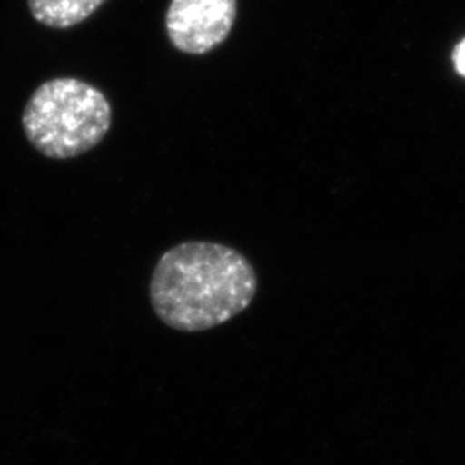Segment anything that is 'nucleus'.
Listing matches in <instances>:
<instances>
[{"mask_svg": "<svg viewBox=\"0 0 465 465\" xmlns=\"http://www.w3.org/2000/svg\"><path fill=\"white\" fill-rule=\"evenodd\" d=\"M113 111L94 84L55 78L40 84L23 113L28 142L49 159H73L95 149L111 130Z\"/></svg>", "mask_w": 465, "mask_h": 465, "instance_id": "obj_2", "label": "nucleus"}, {"mask_svg": "<svg viewBox=\"0 0 465 465\" xmlns=\"http://www.w3.org/2000/svg\"><path fill=\"white\" fill-rule=\"evenodd\" d=\"M236 16V0H171L169 40L184 54H205L226 40Z\"/></svg>", "mask_w": 465, "mask_h": 465, "instance_id": "obj_3", "label": "nucleus"}, {"mask_svg": "<svg viewBox=\"0 0 465 465\" xmlns=\"http://www.w3.org/2000/svg\"><path fill=\"white\" fill-rule=\"evenodd\" d=\"M453 61H455L457 71H459L462 76H465V40L457 47V50H455Z\"/></svg>", "mask_w": 465, "mask_h": 465, "instance_id": "obj_5", "label": "nucleus"}, {"mask_svg": "<svg viewBox=\"0 0 465 465\" xmlns=\"http://www.w3.org/2000/svg\"><path fill=\"white\" fill-rule=\"evenodd\" d=\"M105 0H28L32 16L49 26L64 30L84 23Z\"/></svg>", "mask_w": 465, "mask_h": 465, "instance_id": "obj_4", "label": "nucleus"}, {"mask_svg": "<svg viewBox=\"0 0 465 465\" xmlns=\"http://www.w3.org/2000/svg\"><path fill=\"white\" fill-rule=\"evenodd\" d=\"M257 290V272L242 252L213 242H186L157 261L150 302L169 328L200 332L247 311Z\"/></svg>", "mask_w": 465, "mask_h": 465, "instance_id": "obj_1", "label": "nucleus"}]
</instances>
